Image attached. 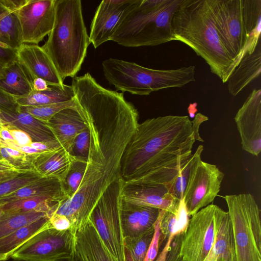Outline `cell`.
<instances>
[{
  "instance_id": "cell-28",
  "label": "cell",
  "mask_w": 261,
  "mask_h": 261,
  "mask_svg": "<svg viewBox=\"0 0 261 261\" xmlns=\"http://www.w3.org/2000/svg\"><path fill=\"white\" fill-rule=\"evenodd\" d=\"M33 81L17 61L5 68V77L0 79V87L14 97L29 95L33 91Z\"/></svg>"
},
{
  "instance_id": "cell-41",
  "label": "cell",
  "mask_w": 261,
  "mask_h": 261,
  "mask_svg": "<svg viewBox=\"0 0 261 261\" xmlns=\"http://www.w3.org/2000/svg\"><path fill=\"white\" fill-rule=\"evenodd\" d=\"M17 61V49L0 43V65L5 68Z\"/></svg>"
},
{
  "instance_id": "cell-18",
  "label": "cell",
  "mask_w": 261,
  "mask_h": 261,
  "mask_svg": "<svg viewBox=\"0 0 261 261\" xmlns=\"http://www.w3.org/2000/svg\"><path fill=\"white\" fill-rule=\"evenodd\" d=\"M45 124L62 147L70 155L76 137L87 127L76 106L61 110Z\"/></svg>"
},
{
  "instance_id": "cell-8",
  "label": "cell",
  "mask_w": 261,
  "mask_h": 261,
  "mask_svg": "<svg viewBox=\"0 0 261 261\" xmlns=\"http://www.w3.org/2000/svg\"><path fill=\"white\" fill-rule=\"evenodd\" d=\"M237 261H261L260 209L251 194L227 195Z\"/></svg>"
},
{
  "instance_id": "cell-47",
  "label": "cell",
  "mask_w": 261,
  "mask_h": 261,
  "mask_svg": "<svg viewBox=\"0 0 261 261\" xmlns=\"http://www.w3.org/2000/svg\"><path fill=\"white\" fill-rule=\"evenodd\" d=\"M174 238L173 235H171L167 239L166 244L157 257L155 261H166L168 253L170 250L171 242Z\"/></svg>"
},
{
  "instance_id": "cell-33",
  "label": "cell",
  "mask_w": 261,
  "mask_h": 261,
  "mask_svg": "<svg viewBox=\"0 0 261 261\" xmlns=\"http://www.w3.org/2000/svg\"><path fill=\"white\" fill-rule=\"evenodd\" d=\"M76 106L74 99L65 102L36 106H20L19 110L31 115L36 119L47 123L57 113L61 110Z\"/></svg>"
},
{
  "instance_id": "cell-14",
  "label": "cell",
  "mask_w": 261,
  "mask_h": 261,
  "mask_svg": "<svg viewBox=\"0 0 261 261\" xmlns=\"http://www.w3.org/2000/svg\"><path fill=\"white\" fill-rule=\"evenodd\" d=\"M139 0H103L98 6L90 25L89 38L95 48L111 38Z\"/></svg>"
},
{
  "instance_id": "cell-5",
  "label": "cell",
  "mask_w": 261,
  "mask_h": 261,
  "mask_svg": "<svg viewBox=\"0 0 261 261\" xmlns=\"http://www.w3.org/2000/svg\"><path fill=\"white\" fill-rule=\"evenodd\" d=\"M216 29L236 67L260 40L261 0H208Z\"/></svg>"
},
{
  "instance_id": "cell-58",
  "label": "cell",
  "mask_w": 261,
  "mask_h": 261,
  "mask_svg": "<svg viewBox=\"0 0 261 261\" xmlns=\"http://www.w3.org/2000/svg\"><path fill=\"white\" fill-rule=\"evenodd\" d=\"M6 260V261H7ZM8 261H24V260H18V259H12L11 260H8Z\"/></svg>"
},
{
  "instance_id": "cell-51",
  "label": "cell",
  "mask_w": 261,
  "mask_h": 261,
  "mask_svg": "<svg viewBox=\"0 0 261 261\" xmlns=\"http://www.w3.org/2000/svg\"><path fill=\"white\" fill-rule=\"evenodd\" d=\"M1 137L4 140V142H14L13 138L12 137L9 130L4 127V128L0 132Z\"/></svg>"
},
{
  "instance_id": "cell-12",
  "label": "cell",
  "mask_w": 261,
  "mask_h": 261,
  "mask_svg": "<svg viewBox=\"0 0 261 261\" xmlns=\"http://www.w3.org/2000/svg\"><path fill=\"white\" fill-rule=\"evenodd\" d=\"M224 174L215 165L200 160L192 169L184 193L189 216L213 202L220 191Z\"/></svg>"
},
{
  "instance_id": "cell-19",
  "label": "cell",
  "mask_w": 261,
  "mask_h": 261,
  "mask_svg": "<svg viewBox=\"0 0 261 261\" xmlns=\"http://www.w3.org/2000/svg\"><path fill=\"white\" fill-rule=\"evenodd\" d=\"M214 220V243L204 261H237L232 225L228 212L216 205Z\"/></svg>"
},
{
  "instance_id": "cell-49",
  "label": "cell",
  "mask_w": 261,
  "mask_h": 261,
  "mask_svg": "<svg viewBox=\"0 0 261 261\" xmlns=\"http://www.w3.org/2000/svg\"><path fill=\"white\" fill-rule=\"evenodd\" d=\"M33 90L35 91H43L48 88V85L43 79L36 78L33 81Z\"/></svg>"
},
{
  "instance_id": "cell-3",
  "label": "cell",
  "mask_w": 261,
  "mask_h": 261,
  "mask_svg": "<svg viewBox=\"0 0 261 261\" xmlns=\"http://www.w3.org/2000/svg\"><path fill=\"white\" fill-rule=\"evenodd\" d=\"M174 40L190 46L223 83L236 68L216 29L208 0H181L171 21Z\"/></svg>"
},
{
  "instance_id": "cell-44",
  "label": "cell",
  "mask_w": 261,
  "mask_h": 261,
  "mask_svg": "<svg viewBox=\"0 0 261 261\" xmlns=\"http://www.w3.org/2000/svg\"><path fill=\"white\" fill-rule=\"evenodd\" d=\"M49 223L51 227L59 231L69 230L70 228L69 219L63 215L53 214L49 218Z\"/></svg>"
},
{
  "instance_id": "cell-2",
  "label": "cell",
  "mask_w": 261,
  "mask_h": 261,
  "mask_svg": "<svg viewBox=\"0 0 261 261\" xmlns=\"http://www.w3.org/2000/svg\"><path fill=\"white\" fill-rule=\"evenodd\" d=\"M195 141L188 116L168 115L138 124L121 160V177L131 184H170L192 155Z\"/></svg>"
},
{
  "instance_id": "cell-42",
  "label": "cell",
  "mask_w": 261,
  "mask_h": 261,
  "mask_svg": "<svg viewBox=\"0 0 261 261\" xmlns=\"http://www.w3.org/2000/svg\"><path fill=\"white\" fill-rule=\"evenodd\" d=\"M19 107L15 98L0 87V110L16 112L19 110Z\"/></svg>"
},
{
  "instance_id": "cell-24",
  "label": "cell",
  "mask_w": 261,
  "mask_h": 261,
  "mask_svg": "<svg viewBox=\"0 0 261 261\" xmlns=\"http://www.w3.org/2000/svg\"><path fill=\"white\" fill-rule=\"evenodd\" d=\"M261 72L260 40L251 54H246L232 72L226 82L229 93L238 95Z\"/></svg>"
},
{
  "instance_id": "cell-25",
  "label": "cell",
  "mask_w": 261,
  "mask_h": 261,
  "mask_svg": "<svg viewBox=\"0 0 261 261\" xmlns=\"http://www.w3.org/2000/svg\"><path fill=\"white\" fill-rule=\"evenodd\" d=\"M43 195L62 196L67 199L61 181L55 178L41 177L34 182L1 198L0 205L30 197Z\"/></svg>"
},
{
  "instance_id": "cell-35",
  "label": "cell",
  "mask_w": 261,
  "mask_h": 261,
  "mask_svg": "<svg viewBox=\"0 0 261 261\" xmlns=\"http://www.w3.org/2000/svg\"><path fill=\"white\" fill-rule=\"evenodd\" d=\"M34 155L0 144V158L5 159L16 169L22 172L33 171L32 161Z\"/></svg>"
},
{
  "instance_id": "cell-54",
  "label": "cell",
  "mask_w": 261,
  "mask_h": 261,
  "mask_svg": "<svg viewBox=\"0 0 261 261\" xmlns=\"http://www.w3.org/2000/svg\"><path fill=\"white\" fill-rule=\"evenodd\" d=\"M191 105L192 106V107L190 106V107H189V108H191V110H189V112L191 117H193L195 114V112H194L193 110H196V103H194V106H193V105Z\"/></svg>"
},
{
  "instance_id": "cell-22",
  "label": "cell",
  "mask_w": 261,
  "mask_h": 261,
  "mask_svg": "<svg viewBox=\"0 0 261 261\" xmlns=\"http://www.w3.org/2000/svg\"><path fill=\"white\" fill-rule=\"evenodd\" d=\"M160 211L122 200L121 220L124 237L138 236L152 227Z\"/></svg>"
},
{
  "instance_id": "cell-1",
  "label": "cell",
  "mask_w": 261,
  "mask_h": 261,
  "mask_svg": "<svg viewBox=\"0 0 261 261\" xmlns=\"http://www.w3.org/2000/svg\"><path fill=\"white\" fill-rule=\"evenodd\" d=\"M71 86L76 109L89 130V148L77 191L54 213L66 216L76 233L108 187L122 178V156L139 123L138 111L123 93L103 87L89 73L72 78Z\"/></svg>"
},
{
  "instance_id": "cell-4",
  "label": "cell",
  "mask_w": 261,
  "mask_h": 261,
  "mask_svg": "<svg viewBox=\"0 0 261 261\" xmlns=\"http://www.w3.org/2000/svg\"><path fill=\"white\" fill-rule=\"evenodd\" d=\"M55 19L47 40L41 46L61 78L75 76L90 44L80 0H55Z\"/></svg>"
},
{
  "instance_id": "cell-26",
  "label": "cell",
  "mask_w": 261,
  "mask_h": 261,
  "mask_svg": "<svg viewBox=\"0 0 261 261\" xmlns=\"http://www.w3.org/2000/svg\"><path fill=\"white\" fill-rule=\"evenodd\" d=\"M49 220L48 217L40 218L0 239V258L3 261L10 258L15 251L44 228L48 224Z\"/></svg>"
},
{
  "instance_id": "cell-48",
  "label": "cell",
  "mask_w": 261,
  "mask_h": 261,
  "mask_svg": "<svg viewBox=\"0 0 261 261\" xmlns=\"http://www.w3.org/2000/svg\"><path fill=\"white\" fill-rule=\"evenodd\" d=\"M12 172H18L21 173H24L21 171L18 170L11 165L9 162H8L5 159L0 160V174Z\"/></svg>"
},
{
  "instance_id": "cell-56",
  "label": "cell",
  "mask_w": 261,
  "mask_h": 261,
  "mask_svg": "<svg viewBox=\"0 0 261 261\" xmlns=\"http://www.w3.org/2000/svg\"><path fill=\"white\" fill-rule=\"evenodd\" d=\"M5 123L3 120L0 118V132L4 128Z\"/></svg>"
},
{
  "instance_id": "cell-9",
  "label": "cell",
  "mask_w": 261,
  "mask_h": 261,
  "mask_svg": "<svg viewBox=\"0 0 261 261\" xmlns=\"http://www.w3.org/2000/svg\"><path fill=\"white\" fill-rule=\"evenodd\" d=\"M123 185L122 178L111 185L100 198L90 217L106 248L116 261H126L121 220Z\"/></svg>"
},
{
  "instance_id": "cell-34",
  "label": "cell",
  "mask_w": 261,
  "mask_h": 261,
  "mask_svg": "<svg viewBox=\"0 0 261 261\" xmlns=\"http://www.w3.org/2000/svg\"><path fill=\"white\" fill-rule=\"evenodd\" d=\"M71 165L65 181L62 183L67 199L71 198L77 191L82 180L87 161L71 156Z\"/></svg>"
},
{
  "instance_id": "cell-57",
  "label": "cell",
  "mask_w": 261,
  "mask_h": 261,
  "mask_svg": "<svg viewBox=\"0 0 261 261\" xmlns=\"http://www.w3.org/2000/svg\"><path fill=\"white\" fill-rule=\"evenodd\" d=\"M4 214V211L2 210L1 206H0V218L2 217V216Z\"/></svg>"
},
{
  "instance_id": "cell-16",
  "label": "cell",
  "mask_w": 261,
  "mask_h": 261,
  "mask_svg": "<svg viewBox=\"0 0 261 261\" xmlns=\"http://www.w3.org/2000/svg\"><path fill=\"white\" fill-rule=\"evenodd\" d=\"M122 199L133 204L171 213L175 212L179 202L165 186L126 184L124 181Z\"/></svg>"
},
{
  "instance_id": "cell-38",
  "label": "cell",
  "mask_w": 261,
  "mask_h": 261,
  "mask_svg": "<svg viewBox=\"0 0 261 261\" xmlns=\"http://www.w3.org/2000/svg\"><path fill=\"white\" fill-rule=\"evenodd\" d=\"M165 212L163 210L160 211L158 218L153 225V236L144 261H154L158 255L161 237L160 224Z\"/></svg>"
},
{
  "instance_id": "cell-32",
  "label": "cell",
  "mask_w": 261,
  "mask_h": 261,
  "mask_svg": "<svg viewBox=\"0 0 261 261\" xmlns=\"http://www.w3.org/2000/svg\"><path fill=\"white\" fill-rule=\"evenodd\" d=\"M154 233L153 226L140 234L125 237V249L133 261H144Z\"/></svg>"
},
{
  "instance_id": "cell-45",
  "label": "cell",
  "mask_w": 261,
  "mask_h": 261,
  "mask_svg": "<svg viewBox=\"0 0 261 261\" xmlns=\"http://www.w3.org/2000/svg\"><path fill=\"white\" fill-rule=\"evenodd\" d=\"M180 236H175L173 238L167 254L166 261H181L179 255Z\"/></svg>"
},
{
  "instance_id": "cell-27",
  "label": "cell",
  "mask_w": 261,
  "mask_h": 261,
  "mask_svg": "<svg viewBox=\"0 0 261 261\" xmlns=\"http://www.w3.org/2000/svg\"><path fill=\"white\" fill-rule=\"evenodd\" d=\"M15 98L19 106H36L72 100L74 98V93L71 85H48L45 91H33L28 95Z\"/></svg>"
},
{
  "instance_id": "cell-17",
  "label": "cell",
  "mask_w": 261,
  "mask_h": 261,
  "mask_svg": "<svg viewBox=\"0 0 261 261\" xmlns=\"http://www.w3.org/2000/svg\"><path fill=\"white\" fill-rule=\"evenodd\" d=\"M17 61L32 81L41 78L49 86L64 84L50 59L39 45L22 44L17 49Z\"/></svg>"
},
{
  "instance_id": "cell-30",
  "label": "cell",
  "mask_w": 261,
  "mask_h": 261,
  "mask_svg": "<svg viewBox=\"0 0 261 261\" xmlns=\"http://www.w3.org/2000/svg\"><path fill=\"white\" fill-rule=\"evenodd\" d=\"M203 150L202 145H199L195 152L183 164L176 177L166 187L169 193L176 199H184V193L193 168L201 160V153Z\"/></svg>"
},
{
  "instance_id": "cell-23",
  "label": "cell",
  "mask_w": 261,
  "mask_h": 261,
  "mask_svg": "<svg viewBox=\"0 0 261 261\" xmlns=\"http://www.w3.org/2000/svg\"><path fill=\"white\" fill-rule=\"evenodd\" d=\"M0 118L5 123V127L17 128L25 132L33 142H49L57 140L45 123L26 112L19 110L16 112L0 110Z\"/></svg>"
},
{
  "instance_id": "cell-60",
  "label": "cell",
  "mask_w": 261,
  "mask_h": 261,
  "mask_svg": "<svg viewBox=\"0 0 261 261\" xmlns=\"http://www.w3.org/2000/svg\"><path fill=\"white\" fill-rule=\"evenodd\" d=\"M2 159L1 158H0V160Z\"/></svg>"
},
{
  "instance_id": "cell-53",
  "label": "cell",
  "mask_w": 261,
  "mask_h": 261,
  "mask_svg": "<svg viewBox=\"0 0 261 261\" xmlns=\"http://www.w3.org/2000/svg\"><path fill=\"white\" fill-rule=\"evenodd\" d=\"M12 12L13 11L8 9L0 0V21Z\"/></svg>"
},
{
  "instance_id": "cell-15",
  "label": "cell",
  "mask_w": 261,
  "mask_h": 261,
  "mask_svg": "<svg viewBox=\"0 0 261 261\" xmlns=\"http://www.w3.org/2000/svg\"><path fill=\"white\" fill-rule=\"evenodd\" d=\"M234 120L242 147L258 156L261 151V90L254 89L239 109Z\"/></svg>"
},
{
  "instance_id": "cell-43",
  "label": "cell",
  "mask_w": 261,
  "mask_h": 261,
  "mask_svg": "<svg viewBox=\"0 0 261 261\" xmlns=\"http://www.w3.org/2000/svg\"><path fill=\"white\" fill-rule=\"evenodd\" d=\"M8 129L9 130L12 137L13 138L14 142H12L20 147L29 146L33 142V140L31 137L25 132L14 128H9Z\"/></svg>"
},
{
  "instance_id": "cell-11",
  "label": "cell",
  "mask_w": 261,
  "mask_h": 261,
  "mask_svg": "<svg viewBox=\"0 0 261 261\" xmlns=\"http://www.w3.org/2000/svg\"><path fill=\"white\" fill-rule=\"evenodd\" d=\"M216 205L211 204L192 216L187 230L180 236L181 261H204L214 243V215Z\"/></svg>"
},
{
  "instance_id": "cell-37",
  "label": "cell",
  "mask_w": 261,
  "mask_h": 261,
  "mask_svg": "<svg viewBox=\"0 0 261 261\" xmlns=\"http://www.w3.org/2000/svg\"><path fill=\"white\" fill-rule=\"evenodd\" d=\"M90 133L87 127L76 137L70 155L87 161L89 148Z\"/></svg>"
},
{
  "instance_id": "cell-52",
  "label": "cell",
  "mask_w": 261,
  "mask_h": 261,
  "mask_svg": "<svg viewBox=\"0 0 261 261\" xmlns=\"http://www.w3.org/2000/svg\"><path fill=\"white\" fill-rule=\"evenodd\" d=\"M53 261H77L75 255V249L72 253Z\"/></svg>"
},
{
  "instance_id": "cell-13",
  "label": "cell",
  "mask_w": 261,
  "mask_h": 261,
  "mask_svg": "<svg viewBox=\"0 0 261 261\" xmlns=\"http://www.w3.org/2000/svg\"><path fill=\"white\" fill-rule=\"evenodd\" d=\"M55 0H27L15 11L23 44L38 45L51 32L55 19Z\"/></svg>"
},
{
  "instance_id": "cell-39",
  "label": "cell",
  "mask_w": 261,
  "mask_h": 261,
  "mask_svg": "<svg viewBox=\"0 0 261 261\" xmlns=\"http://www.w3.org/2000/svg\"><path fill=\"white\" fill-rule=\"evenodd\" d=\"M176 224L173 235H182L187 230L189 223V216L187 211L184 199L179 200L178 207L175 211Z\"/></svg>"
},
{
  "instance_id": "cell-20",
  "label": "cell",
  "mask_w": 261,
  "mask_h": 261,
  "mask_svg": "<svg viewBox=\"0 0 261 261\" xmlns=\"http://www.w3.org/2000/svg\"><path fill=\"white\" fill-rule=\"evenodd\" d=\"M75 255L77 261H116L106 248L90 219L75 234Z\"/></svg>"
},
{
  "instance_id": "cell-29",
  "label": "cell",
  "mask_w": 261,
  "mask_h": 261,
  "mask_svg": "<svg viewBox=\"0 0 261 261\" xmlns=\"http://www.w3.org/2000/svg\"><path fill=\"white\" fill-rule=\"evenodd\" d=\"M45 217H49L46 213L38 211L4 212L3 215L0 218V239L20 227Z\"/></svg>"
},
{
  "instance_id": "cell-59",
  "label": "cell",
  "mask_w": 261,
  "mask_h": 261,
  "mask_svg": "<svg viewBox=\"0 0 261 261\" xmlns=\"http://www.w3.org/2000/svg\"><path fill=\"white\" fill-rule=\"evenodd\" d=\"M0 261H3V260L1 258H0Z\"/></svg>"
},
{
  "instance_id": "cell-10",
  "label": "cell",
  "mask_w": 261,
  "mask_h": 261,
  "mask_svg": "<svg viewBox=\"0 0 261 261\" xmlns=\"http://www.w3.org/2000/svg\"><path fill=\"white\" fill-rule=\"evenodd\" d=\"M75 236L69 230L59 231L48 224L15 251L10 258L24 261H53L72 253Z\"/></svg>"
},
{
  "instance_id": "cell-36",
  "label": "cell",
  "mask_w": 261,
  "mask_h": 261,
  "mask_svg": "<svg viewBox=\"0 0 261 261\" xmlns=\"http://www.w3.org/2000/svg\"><path fill=\"white\" fill-rule=\"evenodd\" d=\"M41 177L34 171L21 173L13 179L0 184V198Z\"/></svg>"
},
{
  "instance_id": "cell-7",
  "label": "cell",
  "mask_w": 261,
  "mask_h": 261,
  "mask_svg": "<svg viewBox=\"0 0 261 261\" xmlns=\"http://www.w3.org/2000/svg\"><path fill=\"white\" fill-rule=\"evenodd\" d=\"M102 67L106 79L117 90L134 95H147L164 89L181 87L196 81L193 65L176 69L157 70L109 58L102 62Z\"/></svg>"
},
{
  "instance_id": "cell-40",
  "label": "cell",
  "mask_w": 261,
  "mask_h": 261,
  "mask_svg": "<svg viewBox=\"0 0 261 261\" xmlns=\"http://www.w3.org/2000/svg\"><path fill=\"white\" fill-rule=\"evenodd\" d=\"M175 213L165 212L160 224V243H162L165 239L167 240L170 236L173 235L176 224Z\"/></svg>"
},
{
  "instance_id": "cell-31",
  "label": "cell",
  "mask_w": 261,
  "mask_h": 261,
  "mask_svg": "<svg viewBox=\"0 0 261 261\" xmlns=\"http://www.w3.org/2000/svg\"><path fill=\"white\" fill-rule=\"evenodd\" d=\"M0 43L16 49L23 44L20 25L15 12L0 21Z\"/></svg>"
},
{
  "instance_id": "cell-50",
  "label": "cell",
  "mask_w": 261,
  "mask_h": 261,
  "mask_svg": "<svg viewBox=\"0 0 261 261\" xmlns=\"http://www.w3.org/2000/svg\"><path fill=\"white\" fill-rule=\"evenodd\" d=\"M20 173H21L18 172H12L0 174V184L13 179Z\"/></svg>"
},
{
  "instance_id": "cell-55",
  "label": "cell",
  "mask_w": 261,
  "mask_h": 261,
  "mask_svg": "<svg viewBox=\"0 0 261 261\" xmlns=\"http://www.w3.org/2000/svg\"><path fill=\"white\" fill-rule=\"evenodd\" d=\"M5 77V68L0 65V79Z\"/></svg>"
},
{
  "instance_id": "cell-21",
  "label": "cell",
  "mask_w": 261,
  "mask_h": 261,
  "mask_svg": "<svg viewBox=\"0 0 261 261\" xmlns=\"http://www.w3.org/2000/svg\"><path fill=\"white\" fill-rule=\"evenodd\" d=\"M71 165V155L63 148L34 155L32 166L33 171L42 177L65 180Z\"/></svg>"
},
{
  "instance_id": "cell-6",
  "label": "cell",
  "mask_w": 261,
  "mask_h": 261,
  "mask_svg": "<svg viewBox=\"0 0 261 261\" xmlns=\"http://www.w3.org/2000/svg\"><path fill=\"white\" fill-rule=\"evenodd\" d=\"M181 0H139L111 41L125 47L155 46L174 40L173 15Z\"/></svg>"
},
{
  "instance_id": "cell-46",
  "label": "cell",
  "mask_w": 261,
  "mask_h": 261,
  "mask_svg": "<svg viewBox=\"0 0 261 261\" xmlns=\"http://www.w3.org/2000/svg\"><path fill=\"white\" fill-rule=\"evenodd\" d=\"M208 118L206 116L198 113L194 117L193 121H191L192 131L195 140L203 142L204 141L200 137L199 129L200 124L204 121L208 120Z\"/></svg>"
}]
</instances>
